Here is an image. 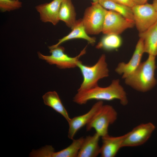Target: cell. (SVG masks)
<instances>
[{
	"instance_id": "10",
	"label": "cell",
	"mask_w": 157,
	"mask_h": 157,
	"mask_svg": "<svg viewBox=\"0 0 157 157\" xmlns=\"http://www.w3.org/2000/svg\"><path fill=\"white\" fill-rule=\"evenodd\" d=\"M144 52L143 39L140 38L136 45L133 54L127 63L120 62L115 69L119 74H122V78H125L133 73L141 63V60Z\"/></svg>"
},
{
	"instance_id": "1",
	"label": "cell",
	"mask_w": 157,
	"mask_h": 157,
	"mask_svg": "<svg viewBox=\"0 0 157 157\" xmlns=\"http://www.w3.org/2000/svg\"><path fill=\"white\" fill-rule=\"evenodd\" d=\"M94 99L102 101L117 99L123 106L126 105L128 102L126 93L118 79L113 80L111 84L106 87L98 86L85 91L77 92L73 97V101L81 105Z\"/></svg>"
},
{
	"instance_id": "27",
	"label": "cell",
	"mask_w": 157,
	"mask_h": 157,
	"mask_svg": "<svg viewBox=\"0 0 157 157\" xmlns=\"http://www.w3.org/2000/svg\"></svg>"
},
{
	"instance_id": "7",
	"label": "cell",
	"mask_w": 157,
	"mask_h": 157,
	"mask_svg": "<svg viewBox=\"0 0 157 157\" xmlns=\"http://www.w3.org/2000/svg\"><path fill=\"white\" fill-rule=\"evenodd\" d=\"M131 9L135 25L139 33L147 30L157 21V12L152 4L135 5Z\"/></svg>"
},
{
	"instance_id": "21",
	"label": "cell",
	"mask_w": 157,
	"mask_h": 157,
	"mask_svg": "<svg viewBox=\"0 0 157 157\" xmlns=\"http://www.w3.org/2000/svg\"><path fill=\"white\" fill-rule=\"evenodd\" d=\"M84 138L81 137L77 139H73L72 143L66 148L56 152L55 157H76Z\"/></svg>"
},
{
	"instance_id": "16",
	"label": "cell",
	"mask_w": 157,
	"mask_h": 157,
	"mask_svg": "<svg viewBox=\"0 0 157 157\" xmlns=\"http://www.w3.org/2000/svg\"><path fill=\"white\" fill-rule=\"evenodd\" d=\"M143 40L144 53L157 56V21L145 31L139 33Z\"/></svg>"
},
{
	"instance_id": "24",
	"label": "cell",
	"mask_w": 157,
	"mask_h": 157,
	"mask_svg": "<svg viewBox=\"0 0 157 157\" xmlns=\"http://www.w3.org/2000/svg\"><path fill=\"white\" fill-rule=\"evenodd\" d=\"M136 5L142 4L147 3L148 0H134Z\"/></svg>"
},
{
	"instance_id": "9",
	"label": "cell",
	"mask_w": 157,
	"mask_h": 157,
	"mask_svg": "<svg viewBox=\"0 0 157 157\" xmlns=\"http://www.w3.org/2000/svg\"><path fill=\"white\" fill-rule=\"evenodd\" d=\"M154 125L149 122L141 124L126 133L122 147L138 146L145 143L155 129Z\"/></svg>"
},
{
	"instance_id": "17",
	"label": "cell",
	"mask_w": 157,
	"mask_h": 157,
	"mask_svg": "<svg viewBox=\"0 0 157 157\" xmlns=\"http://www.w3.org/2000/svg\"><path fill=\"white\" fill-rule=\"evenodd\" d=\"M76 13L72 0H63L58 14V19L71 28L76 21Z\"/></svg>"
},
{
	"instance_id": "11",
	"label": "cell",
	"mask_w": 157,
	"mask_h": 157,
	"mask_svg": "<svg viewBox=\"0 0 157 157\" xmlns=\"http://www.w3.org/2000/svg\"><path fill=\"white\" fill-rule=\"evenodd\" d=\"M103 105V101H99L95 103L90 110L83 115L71 119L68 122L69 124L68 138L73 140L77 132L89 122L95 114Z\"/></svg>"
},
{
	"instance_id": "19",
	"label": "cell",
	"mask_w": 157,
	"mask_h": 157,
	"mask_svg": "<svg viewBox=\"0 0 157 157\" xmlns=\"http://www.w3.org/2000/svg\"><path fill=\"white\" fill-rule=\"evenodd\" d=\"M99 3L105 8L114 11L127 19L134 21L133 15L131 8L113 0H99Z\"/></svg>"
},
{
	"instance_id": "14",
	"label": "cell",
	"mask_w": 157,
	"mask_h": 157,
	"mask_svg": "<svg viewBox=\"0 0 157 157\" xmlns=\"http://www.w3.org/2000/svg\"><path fill=\"white\" fill-rule=\"evenodd\" d=\"M71 29L72 31L68 34L59 39L56 44L49 46V49L55 48L66 41L74 39H84L92 45H94L96 42V38L89 36L86 32L82 19L76 20Z\"/></svg>"
},
{
	"instance_id": "20",
	"label": "cell",
	"mask_w": 157,
	"mask_h": 157,
	"mask_svg": "<svg viewBox=\"0 0 157 157\" xmlns=\"http://www.w3.org/2000/svg\"><path fill=\"white\" fill-rule=\"evenodd\" d=\"M106 35L101 39L96 46L97 49L110 51L118 48L121 46L122 40L118 35Z\"/></svg>"
},
{
	"instance_id": "25",
	"label": "cell",
	"mask_w": 157,
	"mask_h": 157,
	"mask_svg": "<svg viewBox=\"0 0 157 157\" xmlns=\"http://www.w3.org/2000/svg\"><path fill=\"white\" fill-rule=\"evenodd\" d=\"M152 5L155 10L157 12V0H154Z\"/></svg>"
},
{
	"instance_id": "6",
	"label": "cell",
	"mask_w": 157,
	"mask_h": 157,
	"mask_svg": "<svg viewBox=\"0 0 157 157\" xmlns=\"http://www.w3.org/2000/svg\"><path fill=\"white\" fill-rule=\"evenodd\" d=\"M86 46L77 56L72 57L69 56L64 52V48L60 45L50 49L51 55L46 56L40 52H38L39 58L45 60L49 64L55 65L60 69L73 68L77 67L79 58L86 53Z\"/></svg>"
},
{
	"instance_id": "3",
	"label": "cell",
	"mask_w": 157,
	"mask_h": 157,
	"mask_svg": "<svg viewBox=\"0 0 157 157\" xmlns=\"http://www.w3.org/2000/svg\"><path fill=\"white\" fill-rule=\"evenodd\" d=\"M77 67L80 69L83 78L78 92L85 91L98 86V82L99 80L109 76V71L104 54L101 56L93 66L84 65L79 60Z\"/></svg>"
},
{
	"instance_id": "15",
	"label": "cell",
	"mask_w": 157,
	"mask_h": 157,
	"mask_svg": "<svg viewBox=\"0 0 157 157\" xmlns=\"http://www.w3.org/2000/svg\"><path fill=\"white\" fill-rule=\"evenodd\" d=\"M101 136L97 133L84 138L77 157H96L100 154L99 142Z\"/></svg>"
},
{
	"instance_id": "8",
	"label": "cell",
	"mask_w": 157,
	"mask_h": 157,
	"mask_svg": "<svg viewBox=\"0 0 157 157\" xmlns=\"http://www.w3.org/2000/svg\"><path fill=\"white\" fill-rule=\"evenodd\" d=\"M134 25V21L127 19L114 11L106 10L102 32L106 35H119Z\"/></svg>"
},
{
	"instance_id": "23",
	"label": "cell",
	"mask_w": 157,
	"mask_h": 157,
	"mask_svg": "<svg viewBox=\"0 0 157 157\" xmlns=\"http://www.w3.org/2000/svg\"><path fill=\"white\" fill-rule=\"evenodd\" d=\"M129 7L132 8L135 4L134 0H113Z\"/></svg>"
},
{
	"instance_id": "18",
	"label": "cell",
	"mask_w": 157,
	"mask_h": 157,
	"mask_svg": "<svg viewBox=\"0 0 157 157\" xmlns=\"http://www.w3.org/2000/svg\"><path fill=\"white\" fill-rule=\"evenodd\" d=\"M44 104L62 115L68 122L71 119L63 106L57 93L55 91H49L42 96Z\"/></svg>"
},
{
	"instance_id": "22",
	"label": "cell",
	"mask_w": 157,
	"mask_h": 157,
	"mask_svg": "<svg viewBox=\"0 0 157 157\" xmlns=\"http://www.w3.org/2000/svg\"><path fill=\"white\" fill-rule=\"evenodd\" d=\"M22 3L19 0H0V10L2 12L10 11L20 8Z\"/></svg>"
},
{
	"instance_id": "12",
	"label": "cell",
	"mask_w": 157,
	"mask_h": 157,
	"mask_svg": "<svg viewBox=\"0 0 157 157\" xmlns=\"http://www.w3.org/2000/svg\"><path fill=\"white\" fill-rule=\"evenodd\" d=\"M63 0H53L51 2L41 4L35 6L39 13L40 19L43 22H50L56 25L59 21L58 14Z\"/></svg>"
},
{
	"instance_id": "26",
	"label": "cell",
	"mask_w": 157,
	"mask_h": 157,
	"mask_svg": "<svg viewBox=\"0 0 157 157\" xmlns=\"http://www.w3.org/2000/svg\"><path fill=\"white\" fill-rule=\"evenodd\" d=\"M93 1V2L96 3L99 2V0H92Z\"/></svg>"
},
{
	"instance_id": "13",
	"label": "cell",
	"mask_w": 157,
	"mask_h": 157,
	"mask_svg": "<svg viewBox=\"0 0 157 157\" xmlns=\"http://www.w3.org/2000/svg\"><path fill=\"white\" fill-rule=\"evenodd\" d=\"M126 134L117 137L110 136L108 134L101 137L102 144L100 147V154L101 157H114L122 144Z\"/></svg>"
},
{
	"instance_id": "5",
	"label": "cell",
	"mask_w": 157,
	"mask_h": 157,
	"mask_svg": "<svg viewBox=\"0 0 157 157\" xmlns=\"http://www.w3.org/2000/svg\"><path fill=\"white\" fill-rule=\"evenodd\" d=\"M106 10L99 2H92L85 10L82 19L88 34L97 35L102 32Z\"/></svg>"
},
{
	"instance_id": "2",
	"label": "cell",
	"mask_w": 157,
	"mask_h": 157,
	"mask_svg": "<svg viewBox=\"0 0 157 157\" xmlns=\"http://www.w3.org/2000/svg\"><path fill=\"white\" fill-rule=\"evenodd\" d=\"M156 58L149 55L146 60L141 63L133 73L125 78L126 84L142 92L148 91L154 88L157 83L155 76L157 67Z\"/></svg>"
},
{
	"instance_id": "4",
	"label": "cell",
	"mask_w": 157,
	"mask_h": 157,
	"mask_svg": "<svg viewBox=\"0 0 157 157\" xmlns=\"http://www.w3.org/2000/svg\"><path fill=\"white\" fill-rule=\"evenodd\" d=\"M117 117V113L113 106L103 104L86 125V131L94 129L101 137L106 136L108 134L109 126L116 121Z\"/></svg>"
}]
</instances>
